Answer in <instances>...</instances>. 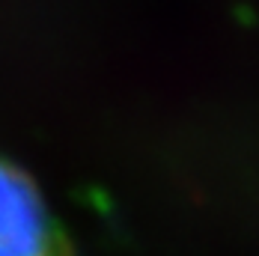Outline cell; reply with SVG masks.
Instances as JSON below:
<instances>
[{
	"label": "cell",
	"mask_w": 259,
	"mask_h": 256,
	"mask_svg": "<svg viewBox=\"0 0 259 256\" xmlns=\"http://www.w3.org/2000/svg\"><path fill=\"white\" fill-rule=\"evenodd\" d=\"M54 227L36 188L0 161V256H54Z\"/></svg>",
	"instance_id": "6da1fadb"
}]
</instances>
